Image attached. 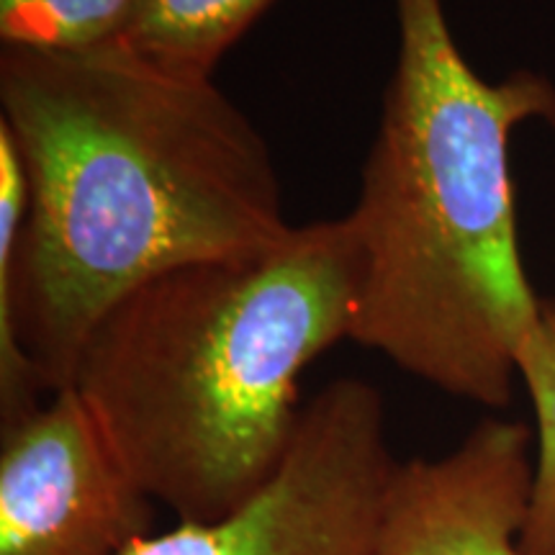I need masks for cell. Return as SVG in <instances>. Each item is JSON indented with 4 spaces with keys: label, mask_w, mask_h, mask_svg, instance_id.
Wrapping results in <instances>:
<instances>
[{
    "label": "cell",
    "mask_w": 555,
    "mask_h": 555,
    "mask_svg": "<svg viewBox=\"0 0 555 555\" xmlns=\"http://www.w3.org/2000/svg\"><path fill=\"white\" fill-rule=\"evenodd\" d=\"M358 283L347 217L294 227L249 258L176 268L101 317L73 388L152 502L214 522L281 466L304 371L350 339Z\"/></svg>",
    "instance_id": "3"
},
{
    "label": "cell",
    "mask_w": 555,
    "mask_h": 555,
    "mask_svg": "<svg viewBox=\"0 0 555 555\" xmlns=\"http://www.w3.org/2000/svg\"><path fill=\"white\" fill-rule=\"evenodd\" d=\"M538 422L535 476L519 547L525 555H555V298H543L535 324L517 350Z\"/></svg>",
    "instance_id": "8"
},
{
    "label": "cell",
    "mask_w": 555,
    "mask_h": 555,
    "mask_svg": "<svg viewBox=\"0 0 555 555\" xmlns=\"http://www.w3.org/2000/svg\"><path fill=\"white\" fill-rule=\"evenodd\" d=\"M0 422L73 386L101 317L294 224L266 139L217 80L121 47L0 54Z\"/></svg>",
    "instance_id": "1"
},
{
    "label": "cell",
    "mask_w": 555,
    "mask_h": 555,
    "mask_svg": "<svg viewBox=\"0 0 555 555\" xmlns=\"http://www.w3.org/2000/svg\"><path fill=\"white\" fill-rule=\"evenodd\" d=\"M399 47L347 214L360 283L352 343L450 397L502 409L540 298L517 245L512 131L555 127L535 73L486 82L457 50L446 0H393Z\"/></svg>",
    "instance_id": "2"
},
{
    "label": "cell",
    "mask_w": 555,
    "mask_h": 555,
    "mask_svg": "<svg viewBox=\"0 0 555 555\" xmlns=\"http://www.w3.org/2000/svg\"><path fill=\"white\" fill-rule=\"evenodd\" d=\"M535 437L522 422L489 420L442 457H412L388 478L376 555H525L519 547Z\"/></svg>",
    "instance_id": "6"
},
{
    "label": "cell",
    "mask_w": 555,
    "mask_h": 555,
    "mask_svg": "<svg viewBox=\"0 0 555 555\" xmlns=\"http://www.w3.org/2000/svg\"><path fill=\"white\" fill-rule=\"evenodd\" d=\"M275 0H142L116 41L178 78L211 80L221 57Z\"/></svg>",
    "instance_id": "7"
},
{
    "label": "cell",
    "mask_w": 555,
    "mask_h": 555,
    "mask_svg": "<svg viewBox=\"0 0 555 555\" xmlns=\"http://www.w3.org/2000/svg\"><path fill=\"white\" fill-rule=\"evenodd\" d=\"M393 466L384 393L337 378L304 404L281 466L237 509L152 532L127 555H376Z\"/></svg>",
    "instance_id": "4"
},
{
    "label": "cell",
    "mask_w": 555,
    "mask_h": 555,
    "mask_svg": "<svg viewBox=\"0 0 555 555\" xmlns=\"http://www.w3.org/2000/svg\"><path fill=\"white\" fill-rule=\"evenodd\" d=\"M155 519L73 386L3 427L0 555H127Z\"/></svg>",
    "instance_id": "5"
},
{
    "label": "cell",
    "mask_w": 555,
    "mask_h": 555,
    "mask_svg": "<svg viewBox=\"0 0 555 555\" xmlns=\"http://www.w3.org/2000/svg\"><path fill=\"white\" fill-rule=\"evenodd\" d=\"M142 0H0L3 50L88 52L116 44Z\"/></svg>",
    "instance_id": "9"
}]
</instances>
